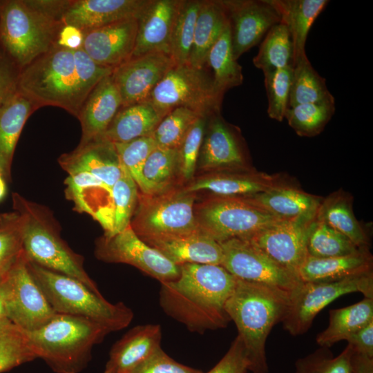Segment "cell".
<instances>
[{
    "instance_id": "cell-1",
    "label": "cell",
    "mask_w": 373,
    "mask_h": 373,
    "mask_svg": "<svg viewBox=\"0 0 373 373\" xmlns=\"http://www.w3.org/2000/svg\"><path fill=\"white\" fill-rule=\"evenodd\" d=\"M113 70L97 64L82 48L56 44L20 70L17 90L39 108L57 106L77 117L90 93Z\"/></svg>"
},
{
    "instance_id": "cell-2",
    "label": "cell",
    "mask_w": 373,
    "mask_h": 373,
    "mask_svg": "<svg viewBox=\"0 0 373 373\" xmlns=\"http://www.w3.org/2000/svg\"><path fill=\"white\" fill-rule=\"evenodd\" d=\"M236 279L220 265H182L176 279L160 283V305L192 332L224 328L231 321L225 304Z\"/></svg>"
},
{
    "instance_id": "cell-3",
    "label": "cell",
    "mask_w": 373,
    "mask_h": 373,
    "mask_svg": "<svg viewBox=\"0 0 373 373\" xmlns=\"http://www.w3.org/2000/svg\"><path fill=\"white\" fill-rule=\"evenodd\" d=\"M290 294L260 283L236 279L225 310L238 329L251 373H268L266 341L280 323Z\"/></svg>"
},
{
    "instance_id": "cell-4",
    "label": "cell",
    "mask_w": 373,
    "mask_h": 373,
    "mask_svg": "<svg viewBox=\"0 0 373 373\" xmlns=\"http://www.w3.org/2000/svg\"><path fill=\"white\" fill-rule=\"evenodd\" d=\"M30 346L56 373H79L91 358L93 347L109 334L86 318L55 313L40 327L26 332Z\"/></svg>"
},
{
    "instance_id": "cell-5",
    "label": "cell",
    "mask_w": 373,
    "mask_h": 373,
    "mask_svg": "<svg viewBox=\"0 0 373 373\" xmlns=\"http://www.w3.org/2000/svg\"><path fill=\"white\" fill-rule=\"evenodd\" d=\"M13 209L24 218L23 251L27 258L48 269L70 276L100 293L84 267L83 257L61 238L59 226L45 207L12 193Z\"/></svg>"
},
{
    "instance_id": "cell-6",
    "label": "cell",
    "mask_w": 373,
    "mask_h": 373,
    "mask_svg": "<svg viewBox=\"0 0 373 373\" xmlns=\"http://www.w3.org/2000/svg\"><path fill=\"white\" fill-rule=\"evenodd\" d=\"M29 269L55 313L95 321L111 333L126 327L133 318L132 309L122 302L111 303L83 283L44 268L28 259Z\"/></svg>"
},
{
    "instance_id": "cell-7",
    "label": "cell",
    "mask_w": 373,
    "mask_h": 373,
    "mask_svg": "<svg viewBox=\"0 0 373 373\" xmlns=\"http://www.w3.org/2000/svg\"><path fill=\"white\" fill-rule=\"evenodd\" d=\"M63 26L25 0L0 1V50L20 70L57 44Z\"/></svg>"
},
{
    "instance_id": "cell-8",
    "label": "cell",
    "mask_w": 373,
    "mask_h": 373,
    "mask_svg": "<svg viewBox=\"0 0 373 373\" xmlns=\"http://www.w3.org/2000/svg\"><path fill=\"white\" fill-rule=\"evenodd\" d=\"M195 196V193L173 188L154 195L142 193L130 225L145 242L198 230Z\"/></svg>"
},
{
    "instance_id": "cell-9",
    "label": "cell",
    "mask_w": 373,
    "mask_h": 373,
    "mask_svg": "<svg viewBox=\"0 0 373 373\" xmlns=\"http://www.w3.org/2000/svg\"><path fill=\"white\" fill-rule=\"evenodd\" d=\"M222 101L215 93L210 72L205 67L198 68L186 63L175 64L145 102L163 118L178 107L207 117L220 111Z\"/></svg>"
},
{
    "instance_id": "cell-10",
    "label": "cell",
    "mask_w": 373,
    "mask_h": 373,
    "mask_svg": "<svg viewBox=\"0 0 373 373\" xmlns=\"http://www.w3.org/2000/svg\"><path fill=\"white\" fill-rule=\"evenodd\" d=\"M198 229L218 242L232 238L247 240L282 220L246 198H211L194 207Z\"/></svg>"
},
{
    "instance_id": "cell-11",
    "label": "cell",
    "mask_w": 373,
    "mask_h": 373,
    "mask_svg": "<svg viewBox=\"0 0 373 373\" xmlns=\"http://www.w3.org/2000/svg\"><path fill=\"white\" fill-rule=\"evenodd\" d=\"M353 292L373 298V272L334 282H302L291 293L280 323L291 335L303 334L324 307L340 296Z\"/></svg>"
},
{
    "instance_id": "cell-12",
    "label": "cell",
    "mask_w": 373,
    "mask_h": 373,
    "mask_svg": "<svg viewBox=\"0 0 373 373\" xmlns=\"http://www.w3.org/2000/svg\"><path fill=\"white\" fill-rule=\"evenodd\" d=\"M7 316L26 332L33 331L55 314L33 278L23 251L5 273Z\"/></svg>"
},
{
    "instance_id": "cell-13",
    "label": "cell",
    "mask_w": 373,
    "mask_h": 373,
    "mask_svg": "<svg viewBox=\"0 0 373 373\" xmlns=\"http://www.w3.org/2000/svg\"><path fill=\"white\" fill-rule=\"evenodd\" d=\"M221 263L237 279L262 284L289 294L302 283L286 269L246 240L232 238L220 242Z\"/></svg>"
},
{
    "instance_id": "cell-14",
    "label": "cell",
    "mask_w": 373,
    "mask_h": 373,
    "mask_svg": "<svg viewBox=\"0 0 373 373\" xmlns=\"http://www.w3.org/2000/svg\"><path fill=\"white\" fill-rule=\"evenodd\" d=\"M95 254L104 262L132 265L160 283L173 280L180 274V266L143 241L131 225L111 237L98 239Z\"/></svg>"
},
{
    "instance_id": "cell-15",
    "label": "cell",
    "mask_w": 373,
    "mask_h": 373,
    "mask_svg": "<svg viewBox=\"0 0 373 373\" xmlns=\"http://www.w3.org/2000/svg\"><path fill=\"white\" fill-rule=\"evenodd\" d=\"M316 216L280 220L246 240L298 276V270L308 256L307 238Z\"/></svg>"
},
{
    "instance_id": "cell-16",
    "label": "cell",
    "mask_w": 373,
    "mask_h": 373,
    "mask_svg": "<svg viewBox=\"0 0 373 373\" xmlns=\"http://www.w3.org/2000/svg\"><path fill=\"white\" fill-rule=\"evenodd\" d=\"M229 26L236 60L258 44L268 30L280 22L269 0H220Z\"/></svg>"
},
{
    "instance_id": "cell-17",
    "label": "cell",
    "mask_w": 373,
    "mask_h": 373,
    "mask_svg": "<svg viewBox=\"0 0 373 373\" xmlns=\"http://www.w3.org/2000/svg\"><path fill=\"white\" fill-rule=\"evenodd\" d=\"M175 64L169 54L155 52L128 61L115 68L113 80L122 101V106L144 102Z\"/></svg>"
},
{
    "instance_id": "cell-18",
    "label": "cell",
    "mask_w": 373,
    "mask_h": 373,
    "mask_svg": "<svg viewBox=\"0 0 373 373\" xmlns=\"http://www.w3.org/2000/svg\"><path fill=\"white\" fill-rule=\"evenodd\" d=\"M198 160L200 167L207 171H241L248 169L240 135L224 120L220 111L207 119Z\"/></svg>"
},
{
    "instance_id": "cell-19",
    "label": "cell",
    "mask_w": 373,
    "mask_h": 373,
    "mask_svg": "<svg viewBox=\"0 0 373 373\" xmlns=\"http://www.w3.org/2000/svg\"><path fill=\"white\" fill-rule=\"evenodd\" d=\"M137 18L119 21L84 32L83 50L97 64L114 69L133 55Z\"/></svg>"
},
{
    "instance_id": "cell-20",
    "label": "cell",
    "mask_w": 373,
    "mask_h": 373,
    "mask_svg": "<svg viewBox=\"0 0 373 373\" xmlns=\"http://www.w3.org/2000/svg\"><path fill=\"white\" fill-rule=\"evenodd\" d=\"M151 0H70L61 22L82 32L138 18Z\"/></svg>"
},
{
    "instance_id": "cell-21",
    "label": "cell",
    "mask_w": 373,
    "mask_h": 373,
    "mask_svg": "<svg viewBox=\"0 0 373 373\" xmlns=\"http://www.w3.org/2000/svg\"><path fill=\"white\" fill-rule=\"evenodd\" d=\"M289 184H291L279 174L249 171H218L196 179L184 189L189 193L209 191L220 197L249 198Z\"/></svg>"
},
{
    "instance_id": "cell-22",
    "label": "cell",
    "mask_w": 373,
    "mask_h": 373,
    "mask_svg": "<svg viewBox=\"0 0 373 373\" xmlns=\"http://www.w3.org/2000/svg\"><path fill=\"white\" fill-rule=\"evenodd\" d=\"M181 0H151L137 18L131 58L162 52L170 55V39Z\"/></svg>"
},
{
    "instance_id": "cell-23",
    "label": "cell",
    "mask_w": 373,
    "mask_h": 373,
    "mask_svg": "<svg viewBox=\"0 0 373 373\" xmlns=\"http://www.w3.org/2000/svg\"><path fill=\"white\" fill-rule=\"evenodd\" d=\"M58 162L68 174L88 172L111 189L122 173V165L113 144L100 139L78 145L74 151L62 154Z\"/></svg>"
},
{
    "instance_id": "cell-24",
    "label": "cell",
    "mask_w": 373,
    "mask_h": 373,
    "mask_svg": "<svg viewBox=\"0 0 373 373\" xmlns=\"http://www.w3.org/2000/svg\"><path fill=\"white\" fill-rule=\"evenodd\" d=\"M122 106L121 95L111 73L97 83L79 111L77 118L82 133L79 145L99 137Z\"/></svg>"
},
{
    "instance_id": "cell-25",
    "label": "cell",
    "mask_w": 373,
    "mask_h": 373,
    "mask_svg": "<svg viewBox=\"0 0 373 373\" xmlns=\"http://www.w3.org/2000/svg\"><path fill=\"white\" fill-rule=\"evenodd\" d=\"M161 339L160 325L133 327L113 345L104 373H131L161 348Z\"/></svg>"
},
{
    "instance_id": "cell-26",
    "label": "cell",
    "mask_w": 373,
    "mask_h": 373,
    "mask_svg": "<svg viewBox=\"0 0 373 373\" xmlns=\"http://www.w3.org/2000/svg\"><path fill=\"white\" fill-rule=\"evenodd\" d=\"M146 243L178 266L188 263L220 265L222 261L220 243L199 229Z\"/></svg>"
},
{
    "instance_id": "cell-27",
    "label": "cell",
    "mask_w": 373,
    "mask_h": 373,
    "mask_svg": "<svg viewBox=\"0 0 373 373\" xmlns=\"http://www.w3.org/2000/svg\"><path fill=\"white\" fill-rule=\"evenodd\" d=\"M64 184L66 196L73 202L75 210L91 216L106 233L110 227L111 189L86 171L68 174Z\"/></svg>"
},
{
    "instance_id": "cell-28",
    "label": "cell",
    "mask_w": 373,
    "mask_h": 373,
    "mask_svg": "<svg viewBox=\"0 0 373 373\" xmlns=\"http://www.w3.org/2000/svg\"><path fill=\"white\" fill-rule=\"evenodd\" d=\"M39 106L17 90L0 105V173L11 181V166L17 143L28 118Z\"/></svg>"
},
{
    "instance_id": "cell-29",
    "label": "cell",
    "mask_w": 373,
    "mask_h": 373,
    "mask_svg": "<svg viewBox=\"0 0 373 373\" xmlns=\"http://www.w3.org/2000/svg\"><path fill=\"white\" fill-rule=\"evenodd\" d=\"M373 258L369 249L341 256L315 258L307 256L298 275L302 282L326 283L373 272Z\"/></svg>"
},
{
    "instance_id": "cell-30",
    "label": "cell",
    "mask_w": 373,
    "mask_h": 373,
    "mask_svg": "<svg viewBox=\"0 0 373 373\" xmlns=\"http://www.w3.org/2000/svg\"><path fill=\"white\" fill-rule=\"evenodd\" d=\"M277 10L280 22L288 29L292 41L294 64L307 57L305 44L308 33L327 0H269ZM294 66V65H293Z\"/></svg>"
},
{
    "instance_id": "cell-31",
    "label": "cell",
    "mask_w": 373,
    "mask_h": 373,
    "mask_svg": "<svg viewBox=\"0 0 373 373\" xmlns=\"http://www.w3.org/2000/svg\"><path fill=\"white\" fill-rule=\"evenodd\" d=\"M246 198L282 220L316 216L323 200L292 184L276 187Z\"/></svg>"
},
{
    "instance_id": "cell-32",
    "label": "cell",
    "mask_w": 373,
    "mask_h": 373,
    "mask_svg": "<svg viewBox=\"0 0 373 373\" xmlns=\"http://www.w3.org/2000/svg\"><path fill=\"white\" fill-rule=\"evenodd\" d=\"M162 119L146 102L122 106L105 132L97 139L114 144L151 136Z\"/></svg>"
},
{
    "instance_id": "cell-33",
    "label": "cell",
    "mask_w": 373,
    "mask_h": 373,
    "mask_svg": "<svg viewBox=\"0 0 373 373\" xmlns=\"http://www.w3.org/2000/svg\"><path fill=\"white\" fill-rule=\"evenodd\" d=\"M316 219L349 238L357 247L369 249V238L352 209V198L338 191L323 199Z\"/></svg>"
},
{
    "instance_id": "cell-34",
    "label": "cell",
    "mask_w": 373,
    "mask_h": 373,
    "mask_svg": "<svg viewBox=\"0 0 373 373\" xmlns=\"http://www.w3.org/2000/svg\"><path fill=\"white\" fill-rule=\"evenodd\" d=\"M228 24L220 0L202 1L189 64L203 68L207 55Z\"/></svg>"
},
{
    "instance_id": "cell-35",
    "label": "cell",
    "mask_w": 373,
    "mask_h": 373,
    "mask_svg": "<svg viewBox=\"0 0 373 373\" xmlns=\"http://www.w3.org/2000/svg\"><path fill=\"white\" fill-rule=\"evenodd\" d=\"M204 67L210 69L215 93L221 100L227 91L242 84V68L233 55L229 23L209 50Z\"/></svg>"
},
{
    "instance_id": "cell-36",
    "label": "cell",
    "mask_w": 373,
    "mask_h": 373,
    "mask_svg": "<svg viewBox=\"0 0 373 373\" xmlns=\"http://www.w3.org/2000/svg\"><path fill=\"white\" fill-rule=\"evenodd\" d=\"M329 324L316 338L320 347H330L373 321V298L329 312Z\"/></svg>"
},
{
    "instance_id": "cell-37",
    "label": "cell",
    "mask_w": 373,
    "mask_h": 373,
    "mask_svg": "<svg viewBox=\"0 0 373 373\" xmlns=\"http://www.w3.org/2000/svg\"><path fill=\"white\" fill-rule=\"evenodd\" d=\"M330 102H335V99L327 88L325 79L313 68L307 57L295 63L289 107L301 104Z\"/></svg>"
},
{
    "instance_id": "cell-38",
    "label": "cell",
    "mask_w": 373,
    "mask_h": 373,
    "mask_svg": "<svg viewBox=\"0 0 373 373\" xmlns=\"http://www.w3.org/2000/svg\"><path fill=\"white\" fill-rule=\"evenodd\" d=\"M178 173V149L157 146L151 153L143 166L141 193L154 195L169 189Z\"/></svg>"
},
{
    "instance_id": "cell-39",
    "label": "cell",
    "mask_w": 373,
    "mask_h": 373,
    "mask_svg": "<svg viewBox=\"0 0 373 373\" xmlns=\"http://www.w3.org/2000/svg\"><path fill=\"white\" fill-rule=\"evenodd\" d=\"M254 65L263 73L294 65V50L290 34L281 22L273 26L266 33Z\"/></svg>"
},
{
    "instance_id": "cell-40",
    "label": "cell",
    "mask_w": 373,
    "mask_h": 373,
    "mask_svg": "<svg viewBox=\"0 0 373 373\" xmlns=\"http://www.w3.org/2000/svg\"><path fill=\"white\" fill-rule=\"evenodd\" d=\"M200 0H181L172 28L170 55L175 64L189 63Z\"/></svg>"
},
{
    "instance_id": "cell-41",
    "label": "cell",
    "mask_w": 373,
    "mask_h": 373,
    "mask_svg": "<svg viewBox=\"0 0 373 373\" xmlns=\"http://www.w3.org/2000/svg\"><path fill=\"white\" fill-rule=\"evenodd\" d=\"M137 186L128 171L122 166V173L111 189L110 228L106 237H111L127 228L137 207Z\"/></svg>"
},
{
    "instance_id": "cell-42",
    "label": "cell",
    "mask_w": 373,
    "mask_h": 373,
    "mask_svg": "<svg viewBox=\"0 0 373 373\" xmlns=\"http://www.w3.org/2000/svg\"><path fill=\"white\" fill-rule=\"evenodd\" d=\"M37 358L28 336L8 318L0 321V373Z\"/></svg>"
},
{
    "instance_id": "cell-43",
    "label": "cell",
    "mask_w": 373,
    "mask_h": 373,
    "mask_svg": "<svg viewBox=\"0 0 373 373\" xmlns=\"http://www.w3.org/2000/svg\"><path fill=\"white\" fill-rule=\"evenodd\" d=\"M335 110V102L301 104L289 107L285 118L298 135L310 137L323 131Z\"/></svg>"
},
{
    "instance_id": "cell-44",
    "label": "cell",
    "mask_w": 373,
    "mask_h": 373,
    "mask_svg": "<svg viewBox=\"0 0 373 373\" xmlns=\"http://www.w3.org/2000/svg\"><path fill=\"white\" fill-rule=\"evenodd\" d=\"M307 249L308 255L315 258L346 256L361 249L346 236L316 218L310 226Z\"/></svg>"
},
{
    "instance_id": "cell-45",
    "label": "cell",
    "mask_w": 373,
    "mask_h": 373,
    "mask_svg": "<svg viewBox=\"0 0 373 373\" xmlns=\"http://www.w3.org/2000/svg\"><path fill=\"white\" fill-rule=\"evenodd\" d=\"M200 116L184 108H175L160 122L152 134L157 146L178 149L191 126Z\"/></svg>"
},
{
    "instance_id": "cell-46",
    "label": "cell",
    "mask_w": 373,
    "mask_h": 373,
    "mask_svg": "<svg viewBox=\"0 0 373 373\" xmlns=\"http://www.w3.org/2000/svg\"><path fill=\"white\" fill-rule=\"evenodd\" d=\"M24 218L18 211L0 213V274L15 262L23 251Z\"/></svg>"
},
{
    "instance_id": "cell-47",
    "label": "cell",
    "mask_w": 373,
    "mask_h": 373,
    "mask_svg": "<svg viewBox=\"0 0 373 373\" xmlns=\"http://www.w3.org/2000/svg\"><path fill=\"white\" fill-rule=\"evenodd\" d=\"M353 352L348 343L337 356H334L329 347H320L296 361L295 373H350Z\"/></svg>"
},
{
    "instance_id": "cell-48",
    "label": "cell",
    "mask_w": 373,
    "mask_h": 373,
    "mask_svg": "<svg viewBox=\"0 0 373 373\" xmlns=\"http://www.w3.org/2000/svg\"><path fill=\"white\" fill-rule=\"evenodd\" d=\"M293 67L276 69L264 73L268 100L267 114L271 119L282 122L289 107Z\"/></svg>"
},
{
    "instance_id": "cell-49",
    "label": "cell",
    "mask_w": 373,
    "mask_h": 373,
    "mask_svg": "<svg viewBox=\"0 0 373 373\" xmlns=\"http://www.w3.org/2000/svg\"><path fill=\"white\" fill-rule=\"evenodd\" d=\"M113 145L121 164L128 171L141 191L143 166L151 153L157 147L153 137L146 136Z\"/></svg>"
},
{
    "instance_id": "cell-50",
    "label": "cell",
    "mask_w": 373,
    "mask_h": 373,
    "mask_svg": "<svg viewBox=\"0 0 373 373\" xmlns=\"http://www.w3.org/2000/svg\"><path fill=\"white\" fill-rule=\"evenodd\" d=\"M207 117L196 119L178 149L179 174L185 181L194 175Z\"/></svg>"
},
{
    "instance_id": "cell-51",
    "label": "cell",
    "mask_w": 373,
    "mask_h": 373,
    "mask_svg": "<svg viewBox=\"0 0 373 373\" xmlns=\"http://www.w3.org/2000/svg\"><path fill=\"white\" fill-rule=\"evenodd\" d=\"M131 373H204L181 364L167 355L160 348L147 360L137 366Z\"/></svg>"
},
{
    "instance_id": "cell-52",
    "label": "cell",
    "mask_w": 373,
    "mask_h": 373,
    "mask_svg": "<svg viewBox=\"0 0 373 373\" xmlns=\"http://www.w3.org/2000/svg\"><path fill=\"white\" fill-rule=\"evenodd\" d=\"M248 361L241 338L237 336L220 361L207 373H247Z\"/></svg>"
},
{
    "instance_id": "cell-53",
    "label": "cell",
    "mask_w": 373,
    "mask_h": 373,
    "mask_svg": "<svg viewBox=\"0 0 373 373\" xmlns=\"http://www.w3.org/2000/svg\"><path fill=\"white\" fill-rule=\"evenodd\" d=\"M20 69L0 50V105L17 90Z\"/></svg>"
},
{
    "instance_id": "cell-54",
    "label": "cell",
    "mask_w": 373,
    "mask_h": 373,
    "mask_svg": "<svg viewBox=\"0 0 373 373\" xmlns=\"http://www.w3.org/2000/svg\"><path fill=\"white\" fill-rule=\"evenodd\" d=\"M345 341L354 352L373 358V321L350 334Z\"/></svg>"
},
{
    "instance_id": "cell-55",
    "label": "cell",
    "mask_w": 373,
    "mask_h": 373,
    "mask_svg": "<svg viewBox=\"0 0 373 373\" xmlns=\"http://www.w3.org/2000/svg\"><path fill=\"white\" fill-rule=\"evenodd\" d=\"M25 2L44 16L61 22L70 0H25Z\"/></svg>"
},
{
    "instance_id": "cell-56",
    "label": "cell",
    "mask_w": 373,
    "mask_h": 373,
    "mask_svg": "<svg viewBox=\"0 0 373 373\" xmlns=\"http://www.w3.org/2000/svg\"><path fill=\"white\" fill-rule=\"evenodd\" d=\"M84 32L77 27L71 25H64L61 28L57 45L70 50H79L82 48Z\"/></svg>"
},
{
    "instance_id": "cell-57",
    "label": "cell",
    "mask_w": 373,
    "mask_h": 373,
    "mask_svg": "<svg viewBox=\"0 0 373 373\" xmlns=\"http://www.w3.org/2000/svg\"><path fill=\"white\" fill-rule=\"evenodd\" d=\"M350 373H373V358L354 352L350 359Z\"/></svg>"
},
{
    "instance_id": "cell-58",
    "label": "cell",
    "mask_w": 373,
    "mask_h": 373,
    "mask_svg": "<svg viewBox=\"0 0 373 373\" xmlns=\"http://www.w3.org/2000/svg\"><path fill=\"white\" fill-rule=\"evenodd\" d=\"M5 273L0 274V321L4 318H8L6 294L3 283V276Z\"/></svg>"
},
{
    "instance_id": "cell-59",
    "label": "cell",
    "mask_w": 373,
    "mask_h": 373,
    "mask_svg": "<svg viewBox=\"0 0 373 373\" xmlns=\"http://www.w3.org/2000/svg\"><path fill=\"white\" fill-rule=\"evenodd\" d=\"M6 180L0 173V202L4 198L7 192Z\"/></svg>"
}]
</instances>
